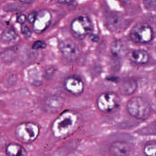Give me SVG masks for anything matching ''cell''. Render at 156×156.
Listing matches in <instances>:
<instances>
[{"instance_id": "obj_1", "label": "cell", "mask_w": 156, "mask_h": 156, "mask_svg": "<svg viewBox=\"0 0 156 156\" xmlns=\"http://www.w3.org/2000/svg\"><path fill=\"white\" fill-rule=\"evenodd\" d=\"M80 123V118L76 112L66 111L60 115L52 123L51 133L54 137L63 139L74 133Z\"/></svg>"}, {"instance_id": "obj_2", "label": "cell", "mask_w": 156, "mask_h": 156, "mask_svg": "<svg viewBox=\"0 0 156 156\" xmlns=\"http://www.w3.org/2000/svg\"><path fill=\"white\" fill-rule=\"evenodd\" d=\"M39 125L34 122H24L16 126L15 136L18 141L24 144H30L35 141L40 133Z\"/></svg>"}, {"instance_id": "obj_3", "label": "cell", "mask_w": 156, "mask_h": 156, "mask_svg": "<svg viewBox=\"0 0 156 156\" xmlns=\"http://www.w3.org/2000/svg\"><path fill=\"white\" fill-rule=\"evenodd\" d=\"M127 109L131 115L142 120L148 118L151 113L150 104L140 96H135L129 100L127 104Z\"/></svg>"}, {"instance_id": "obj_4", "label": "cell", "mask_w": 156, "mask_h": 156, "mask_svg": "<svg viewBox=\"0 0 156 156\" xmlns=\"http://www.w3.org/2000/svg\"><path fill=\"white\" fill-rule=\"evenodd\" d=\"M71 30L72 35L77 39H83L91 34L93 30L91 20L87 16H81L75 18L71 23Z\"/></svg>"}, {"instance_id": "obj_5", "label": "cell", "mask_w": 156, "mask_h": 156, "mask_svg": "<svg viewBox=\"0 0 156 156\" xmlns=\"http://www.w3.org/2000/svg\"><path fill=\"white\" fill-rule=\"evenodd\" d=\"M152 27L146 23L136 24L130 32V37L133 42L138 44H146L152 41L154 37Z\"/></svg>"}, {"instance_id": "obj_6", "label": "cell", "mask_w": 156, "mask_h": 156, "mask_svg": "<svg viewBox=\"0 0 156 156\" xmlns=\"http://www.w3.org/2000/svg\"><path fill=\"white\" fill-rule=\"evenodd\" d=\"M119 97L115 93H103L97 99V106L101 112H109L119 106Z\"/></svg>"}, {"instance_id": "obj_7", "label": "cell", "mask_w": 156, "mask_h": 156, "mask_svg": "<svg viewBox=\"0 0 156 156\" xmlns=\"http://www.w3.org/2000/svg\"><path fill=\"white\" fill-rule=\"evenodd\" d=\"M59 48L63 57L68 61H76L80 55V51L78 45L71 39L62 40L59 44Z\"/></svg>"}, {"instance_id": "obj_8", "label": "cell", "mask_w": 156, "mask_h": 156, "mask_svg": "<svg viewBox=\"0 0 156 156\" xmlns=\"http://www.w3.org/2000/svg\"><path fill=\"white\" fill-rule=\"evenodd\" d=\"M51 21L52 15L49 10H40L37 12L35 20L33 23V30L38 34L43 33L50 26Z\"/></svg>"}, {"instance_id": "obj_9", "label": "cell", "mask_w": 156, "mask_h": 156, "mask_svg": "<svg viewBox=\"0 0 156 156\" xmlns=\"http://www.w3.org/2000/svg\"><path fill=\"white\" fill-rule=\"evenodd\" d=\"M64 87L69 92L75 95H79L82 93L84 90V84L81 78L72 76L66 79L64 81Z\"/></svg>"}, {"instance_id": "obj_10", "label": "cell", "mask_w": 156, "mask_h": 156, "mask_svg": "<svg viewBox=\"0 0 156 156\" xmlns=\"http://www.w3.org/2000/svg\"><path fill=\"white\" fill-rule=\"evenodd\" d=\"M64 100L58 95H51L46 99L44 102V107L47 112L50 113L58 112L63 108Z\"/></svg>"}, {"instance_id": "obj_11", "label": "cell", "mask_w": 156, "mask_h": 156, "mask_svg": "<svg viewBox=\"0 0 156 156\" xmlns=\"http://www.w3.org/2000/svg\"><path fill=\"white\" fill-rule=\"evenodd\" d=\"M110 152L114 156H127L130 154V147L125 142H116L111 146Z\"/></svg>"}, {"instance_id": "obj_12", "label": "cell", "mask_w": 156, "mask_h": 156, "mask_svg": "<svg viewBox=\"0 0 156 156\" xmlns=\"http://www.w3.org/2000/svg\"><path fill=\"white\" fill-rule=\"evenodd\" d=\"M5 154L8 156H27V152L21 145L16 143H10L6 146Z\"/></svg>"}, {"instance_id": "obj_13", "label": "cell", "mask_w": 156, "mask_h": 156, "mask_svg": "<svg viewBox=\"0 0 156 156\" xmlns=\"http://www.w3.org/2000/svg\"><path fill=\"white\" fill-rule=\"evenodd\" d=\"M137 87V83L135 80L133 79H126L121 83L119 90L123 95H131L135 92Z\"/></svg>"}, {"instance_id": "obj_14", "label": "cell", "mask_w": 156, "mask_h": 156, "mask_svg": "<svg viewBox=\"0 0 156 156\" xmlns=\"http://www.w3.org/2000/svg\"><path fill=\"white\" fill-rule=\"evenodd\" d=\"M129 57L132 62L137 64H146L149 59L148 53L143 49H137L132 51Z\"/></svg>"}, {"instance_id": "obj_15", "label": "cell", "mask_w": 156, "mask_h": 156, "mask_svg": "<svg viewBox=\"0 0 156 156\" xmlns=\"http://www.w3.org/2000/svg\"><path fill=\"white\" fill-rule=\"evenodd\" d=\"M111 50L114 55L117 57L122 58L128 53V48L125 43L118 40L113 43Z\"/></svg>"}, {"instance_id": "obj_16", "label": "cell", "mask_w": 156, "mask_h": 156, "mask_svg": "<svg viewBox=\"0 0 156 156\" xmlns=\"http://www.w3.org/2000/svg\"><path fill=\"white\" fill-rule=\"evenodd\" d=\"M18 37L17 34L14 28L8 27L3 32L1 36L2 42L5 44H9L15 42Z\"/></svg>"}, {"instance_id": "obj_17", "label": "cell", "mask_w": 156, "mask_h": 156, "mask_svg": "<svg viewBox=\"0 0 156 156\" xmlns=\"http://www.w3.org/2000/svg\"><path fill=\"white\" fill-rule=\"evenodd\" d=\"M143 152L146 156H156V143L147 144L144 147Z\"/></svg>"}, {"instance_id": "obj_18", "label": "cell", "mask_w": 156, "mask_h": 156, "mask_svg": "<svg viewBox=\"0 0 156 156\" xmlns=\"http://www.w3.org/2000/svg\"><path fill=\"white\" fill-rule=\"evenodd\" d=\"M121 25V20L117 16L115 15L111 17L109 22V27L111 30L116 31L120 28Z\"/></svg>"}, {"instance_id": "obj_19", "label": "cell", "mask_w": 156, "mask_h": 156, "mask_svg": "<svg viewBox=\"0 0 156 156\" xmlns=\"http://www.w3.org/2000/svg\"><path fill=\"white\" fill-rule=\"evenodd\" d=\"M47 47L46 43L43 40H38L33 44L32 48L34 50L44 49Z\"/></svg>"}, {"instance_id": "obj_20", "label": "cell", "mask_w": 156, "mask_h": 156, "mask_svg": "<svg viewBox=\"0 0 156 156\" xmlns=\"http://www.w3.org/2000/svg\"><path fill=\"white\" fill-rule=\"evenodd\" d=\"M21 33L26 37H30L32 35V31L25 24L22 25L21 29Z\"/></svg>"}, {"instance_id": "obj_21", "label": "cell", "mask_w": 156, "mask_h": 156, "mask_svg": "<svg viewBox=\"0 0 156 156\" xmlns=\"http://www.w3.org/2000/svg\"><path fill=\"white\" fill-rule=\"evenodd\" d=\"M143 4L148 10H153L156 7V0H144Z\"/></svg>"}, {"instance_id": "obj_22", "label": "cell", "mask_w": 156, "mask_h": 156, "mask_svg": "<svg viewBox=\"0 0 156 156\" xmlns=\"http://www.w3.org/2000/svg\"><path fill=\"white\" fill-rule=\"evenodd\" d=\"M37 14V12H32L29 14L28 16H27V19L29 23H33L35 20Z\"/></svg>"}, {"instance_id": "obj_23", "label": "cell", "mask_w": 156, "mask_h": 156, "mask_svg": "<svg viewBox=\"0 0 156 156\" xmlns=\"http://www.w3.org/2000/svg\"><path fill=\"white\" fill-rule=\"evenodd\" d=\"M26 20V16L24 14H21L17 17V22L22 25L24 24H25Z\"/></svg>"}, {"instance_id": "obj_24", "label": "cell", "mask_w": 156, "mask_h": 156, "mask_svg": "<svg viewBox=\"0 0 156 156\" xmlns=\"http://www.w3.org/2000/svg\"><path fill=\"white\" fill-rule=\"evenodd\" d=\"M90 39L93 42H98L100 40V37L96 34H92L90 36Z\"/></svg>"}, {"instance_id": "obj_25", "label": "cell", "mask_w": 156, "mask_h": 156, "mask_svg": "<svg viewBox=\"0 0 156 156\" xmlns=\"http://www.w3.org/2000/svg\"><path fill=\"white\" fill-rule=\"evenodd\" d=\"M75 0H58V2L60 4H70L73 2Z\"/></svg>"}, {"instance_id": "obj_26", "label": "cell", "mask_w": 156, "mask_h": 156, "mask_svg": "<svg viewBox=\"0 0 156 156\" xmlns=\"http://www.w3.org/2000/svg\"><path fill=\"white\" fill-rule=\"evenodd\" d=\"M19 1L24 3L29 4L33 2L34 0H19Z\"/></svg>"}, {"instance_id": "obj_27", "label": "cell", "mask_w": 156, "mask_h": 156, "mask_svg": "<svg viewBox=\"0 0 156 156\" xmlns=\"http://www.w3.org/2000/svg\"></svg>"}]
</instances>
